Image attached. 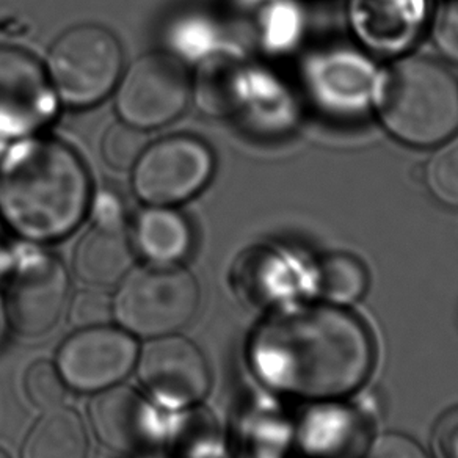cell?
<instances>
[{
	"label": "cell",
	"mask_w": 458,
	"mask_h": 458,
	"mask_svg": "<svg viewBox=\"0 0 458 458\" xmlns=\"http://www.w3.org/2000/svg\"><path fill=\"white\" fill-rule=\"evenodd\" d=\"M199 289L193 275L178 264L132 267L114 299V318L135 336H166L195 316Z\"/></svg>",
	"instance_id": "277c9868"
},
{
	"label": "cell",
	"mask_w": 458,
	"mask_h": 458,
	"mask_svg": "<svg viewBox=\"0 0 458 458\" xmlns=\"http://www.w3.org/2000/svg\"><path fill=\"white\" fill-rule=\"evenodd\" d=\"M262 376L303 397L347 394L366 380L372 344L363 325L335 308H297L268 320L256 337Z\"/></svg>",
	"instance_id": "6da1fadb"
},
{
	"label": "cell",
	"mask_w": 458,
	"mask_h": 458,
	"mask_svg": "<svg viewBox=\"0 0 458 458\" xmlns=\"http://www.w3.org/2000/svg\"><path fill=\"white\" fill-rule=\"evenodd\" d=\"M141 386L170 408L191 407L210 388V370L201 351L176 333L149 339L137 357Z\"/></svg>",
	"instance_id": "8fae6325"
},
{
	"label": "cell",
	"mask_w": 458,
	"mask_h": 458,
	"mask_svg": "<svg viewBox=\"0 0 458 458\" xmlns=\"http://www.w3.org/2000/svg\"><path fill=\"white\" fill-rule=\"evenodd\" d=\"M72 267L83 284L107 289L134 267V245L120 216H95L93 226L77 242Z\"/></svg>",
	"instance_id": "4fadbf2b"
},
{
	"label": "cell",
	"mask_w": 458,
	"mask_h": 458,
	"mask_svg": "<svg viewBox=\"0 0 458 458\" xmlns=\"http://www.w3.org/2000/svg\"><path fill=\"white\" fill-rule=\"evenodd\" d=\"M70 293V276L55 256L29 253L14 264L4 287L8 324L22 336L54 328Z\"/></svg>",
	"instance_id": "ba28073f"
},
{
	"label": "cell",
	"mask_w": 458,
	"mask_h": 458,
	"mask_svg": "<svg viewBox=\"0 0 458 458\" xmlns=\"http://www.w3.org/2000/svg\"><path fill=\"white\" fill-rule=\"evenodd\" d=\"M377 108L403 143L443 145L458 132V74L430 55L402 58L383 72Z\"/></svg>",
	"instance_id": "3957f363"
},
{
	"label": "cell",
	"mask_w": 458,
	"mask_h": 458,
	"mask_svg": "<svg viewBox=\"0 0 458 458\" xmlns=\"http://www.w3.org/2000/svg\"><path fill=\"white\" fill-rule=\"evenodd\" d=\"M0 458H10V457H8L7 452L4 451V449H0Z\"/></svg>",
	"instance_id": "cb8c5ba5"
},
{
	"label": "cell",
	"mask_w": 458,
	"mask_h": 458,
	"mask_svg": "<svg viewBox=\"0 0 458 458\" xmlns=\"http://www.w3.org/2000/svg\"><path fill=\"white\" fill-rule=\"evenodd\" d=\"M24 391L27 399L35 407L47 411L52 408L62 407L68 386L58 372L55 364L37 361L27 369L24 377Z\"/></svg>",
	"instance_id": "ffe728a7"
},
{
	"label": "cell",
	"mask_w": 458,
	"mask_h": 458,
	"mask_svg": "<svg viewBox=\"0 0 458 458\" xmlns=\"http://www.w3.org/2000/svg\"><path fill=\"white\" fill-rule=\"evenodd\" d=\"M46 72L58 101L91 107L116 89L123 74L122 45L104 27H72L52 45Z\"/></svg>",
	"instance_id": "5b68a950"
},
{
	"label": "cell",
	"mask_w": 458,
	"mask_h": 458,
	"mask_svg": "<svg viewBox=\"0 0 458 458\" xmlns=\"http://www.w3.org/2000/svg\"><path fill=\"white\" fill-rule=\"evenodd\" d=\"M57 95L32 54L0 46V139H26L57 114Z\"/></svg>",
	"instance_id": "9c48e42d"
},
{
	"label": "cell",
	"mask_w": 458,
	"mask_h": 458,
	"mask_svg": "<svg viewBox=\"0 0 458 458\" xmlns=\"http://www.w3.org/2000/svg\"><path fill=\"white\" fill-rule=\"evenodd\" d=\"M318 293L336 303L360 299L368 286L363 264L349 255H331L322 261L316 276Z\"/></svg>",
	"instance_id": "e0dca14e"
},
{
	"label": "cell",
	"mask_w": 458,
	"mask_h": 458,
	"mask_svg": "<svg viewBox=\"0 0 458 458\" xmlns=\"http://www.w3.org/2000/svg\"><path fill=\"white\" fill-rule=\"evenodd\" d=\"M139 357L131 333L110 325L82 328L58 349L57 366L66 386L81 393H101L122 382Z\"/></svg>",
	"instance_id": "30bf717a"
},
{
	"label": "cell",
	"mask_w": 458,
	"mask_h": 458,
	"mask_svg": "<svg viewBox=\"0 0 458 458\" xmlns=\"http://www.w3.org/2000/svg\"><path fill=\"white\" fill-rule=\"evenodd\" d=\"M68 314L71 324L79 330L110 325L112 318H114V300L108 299L107 293H102V289L89 287L72 297Z\"/></svg>",
	"instance_id": "44dd1931"
},
{
	"label": "cell",
	"mask_w": 458,
	"mask_h": 458,
	"mask_svg": "<svg viewBox=\"0 0 458 458\" xmlns=\"http://www.w3.org/2000/svg\"><path fill=\"white\" fill-rule=\"evenodd\" d=\"M191 243V225L170 206H148L135 220L132 245L148 262L178 264Z\"/></svg>",
	"instance_id": "5bb4252c"
},
{
	"label": "cell",
	"mask_w": 458,
	"mask_h": 458,
	"mask_svg": "<svg viewBox=\"0 0 458 458\" xmlns=\"http://www.w3.org/2000/svg\"><path fill=\"white\" fill-rule=\"evenodd\" d=\"M427 184L438 201L458 208V137H452L433 154L427 166Z\"/></svg>",
	"instance_id": "d6986e66"
},
{
	"label": "cell",
	"mask_w": 458,
	"mask_h": 458,
	"mask_svg": "<svg viewBox=\"0 0 458 458\" xmlns=\"http://www.w3.org/2000/svg\"><path fill=\"white\" fill-rule=\"evenodd\" d=\"M147 147L145 131L128 123H116L102 137L101 156L110 168L131 170Z\"/></svg>",
	"instance_id": "ac0fdd59"
},
{
	"label": "cell",
	"mask_w": 458,
	"mask_h": 458,
	"mask_svg": "<svg viewBox=\"0 0 458 458\" xmlns=\"http://www.w3.org/2000/svg\"><path fill=\"white\" fill-rule=\"evenodd\" d=\"M243 70L225 54H210L198 66L191 81V96L204 114H233L242 93Z\"/></svg>",
	"instance_id": "2e32d148"
},
{
	"label": "cell",
	"mask_w": 458,
	"mask_h": 458,
	"mask_svg": "<svg viewBox=\"0 0 458 458\" xmlns=\"http://www.w3.org/2000/svg\"><path fill=\"white\" fill-rule=\"evenodd\" d=\"M433 443L437 457L458 458V408L439 420Z\"/></svg>",
	"instance_id": "603a6c76"
},
{
	"label": "cell",
	"mask_w": 458,
	"mask_h": 458,
	"mask_svg": "<svg viewBox=\"0 0 458 458\" xmlns=\"http://www.w3.org/2000/svg\"><path fill=\"white\" fill-rule=\"evenodd\" d=\"M366 458H428L420 445L401 435H386L370 447Z\"/></svg>",
	"instance_id": "7402d4cb"
},
{
	"label": "cell",
	"mask_w": 458,
	"mask_h": 458,
	"mask_svg": "<svg viewBox=\"0 0 458 458\" xmlns=\"http://www.w3.org/2000/svg\"><path fill=\"white\" fill-rule=\"evenodd\" d=\"M91 201L87 168L57 140L26 137L0 162V218L30 242H52L82 223Z\"/></svg>",
	"instance_id": "7a4b0ae2"
},
{
	"label": "cell",
	"mask_w": 458,
	"mask_h": 458,
	"mask_svg": "<svg viewBox=\"0 0 458 458\" xmlns=\"http://www.w3.org/2000/svg\"><path fill=\"white\" fill-rule=\"evenodd\" d=\"M214 154L201 139L172 135L148 145L132 166V189L148 206H178L208 185Z\"/></svg>",
	"instance_id": "52a82bcc"
},
{
	"label": "cell",
	"mask_w": 458,
	"mask_h": 458,
	"mask_svg": "<svg viewBox=\"0 0 458 458\" xmlns=\"http://www.w3.org/2000/svg\"><path fill=\"white\" fill-rule=\"evenodd\" d=\"M89 420L98 438L114 451L137 454L157 439V420L137 391L112 386L96 395L89 405Z\"/></svg>",
	"instance_id": "7c38bea8"
},
{
	"label": "cell",
	"mask_w": 458,
	"mask_h": 458,
	"mask_svg": "<svg viewBox=\"0 0 458 458\" xmlns=\"http://www.w3.org/2000/svg\"><path fill=\"white\" fill-rule=\"evenodd\" d=\"M191 98V79L178 58L151 52L137 58L114 89V108L134 128H162L184 112Z\"/></svg>",
	"instance_id": "8992f818"
},
{
	"label": "cell",
	"mask_w": 458,
	"mask_h": 458,
	"mask_svg": "<svg viewBox=\"0 0 458 458\" xmlns=\"http://www.w3.org/2000/svg\"><path fill=\"white\" fill-rule=\"evenodd\" d=\"M21 458H89L81 416L64 405L45 411L27 435Z\"/></svg>",
	"instance_id": "9a60e30c"
}]
</instances>
